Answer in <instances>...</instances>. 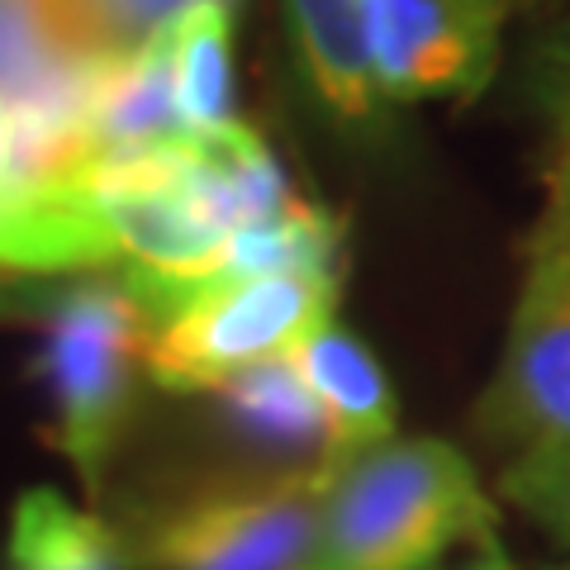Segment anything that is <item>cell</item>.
<instances>
[{"instance_id": "8", "label": "cell", "mask_w": 570, "mask_h": 570, "mask_svg": "<svg viewBox=\"0 0 570 570\" xmlns=\"http://www.w3.org/2000/svg\"><path fill=\"white\" fill-rule=\"evenodd\" d=\"M171 24L134 52L105 58L86 105V138L96 157H138L181 142L171 86Z\"/></svg>"}, {"instance_id": "9", "label": "cell", "mask_w": 570, "mask_h": 570, "mask_svg": "<svg viewBox=\"0 0 570 570\" xmlns=\"http://www.w3.org/2000/svg\"><path fill=\"white\" fill-rule=\"evenodd\" d=\"M291 362L314 390V400L333 428V466L395 438V414H400L395 390H390V376L381 371L376 352L356 333H347L343 324H328L309 343H299Z\"/></svg>"}, {"instance_id": "14", "label": "cell", "mask_w": 570, "mask_h": 570, "mask_svg": "<svg viewBox=\"0 0 570 570\" xmlns=\"http://www.w3.org/2000/svg\"><path fill=\"white\" fill-rule=\"evenodd\" d=\"M195 148L205 153V163L219 171V181L234 195L243 228L276 224L305 205L291 190V181H285V171L276 163V153L266 148V138L257 129H247V124H228V129L209 134V138H195Z\"/></svg>"}, {"instance_id": "12", "label": "cell", "mask_w": 570, "mask_h": 570, "mask_svg": "<svg viewBox=\"0 0 570 570\" xmlns=\"http://www.w3.org/2000/svg\"><path fill=\"white\" fill-rule=\"evenodd\" d=\"M6 570H134L119 528L71 509L58 490H29L14 499Z\"/></svg>"}, {"instance_id": "5", "label": "cell", "mask_w": 570, "mask_h": 570, "mask_svg": "<svg viewBox=\"0 0 570 570\" xmlns=\"http://www.w3.org/2000/svg\"><path fill=\"white\" fill-rule=\"evenodd\" d=\"M475 428L504 452H570V281L528 257L523 295L509 324Z\"/></svg>"}, {"instance_id": "16", "label": "cell", "mask_w": 570, "mask_h": 570, "mask_svg": "<svg viewBox=\"0 0 570 570\" xmlns=\"http://www.w3.org/2000/svg\"><path fill=\"white\" fill-rule=\"evenodd\" d=\"M499 490L547 538L570 547V452H519L499 471Z\"/></svg>"}, {"instance_id": "3", "label": "cell", "mask_w": 570, "mask_h": 570, "mask_svg": "<svg viewBox=\"0 0 570 570\" xmlns=\"http://www.w3.org/2000/svg\"><path fill=\"white\" fill-rule=\"evenodd\" d=\"M157 318L124 281H77L48 295L39 381L52 409V442L100 494L105 466L134 419L138 362Z\"/></svg>"}, {"instance_id": "17", "label": "cell", "mask_w": 570, "mask_h": 570, "mask_svg": "<svg viewBox=\"0 0 570 570\" xmlns=\"http://www.w3.org/2000/svg\"><path fill=\"white\" fill-rule=\"evenodd\" d=\"M528 257L551 262L570 281V181H551V200L542 209V224L528 243Z\"/></svg>"}, {"instance_id": "2", "label": "cell", "mask_w": 570, "mask_h": 570, "mask_svg": "<svg viewBox=\"0 0 570 570\" xmlns=\"http://www.w3.org/2000/svg\"><path fill=\"white\" fill-rule=\"evenodd\" d=\"M333 461L176 485L119 523L134 570H305Z\"/></svg>"}, {"instance_id": "18", "label": "cell", "mask_w": 570, "mask_h": 570, "mask_svg": "<svg viewBox=\"0 0 570 570\" xmlns=\"http://www.w3.org/2000/svg\"><path fill=\"white\" fill-rule=\"evenodd\" d=\"M547 110L557 124V171H551V181H570V96H551Z\"/></svg>"}, {"instance_id": "22", "label": "cell", "mask_w": 570, "mask_h": 570, "mask_svg": "<svg viewBox=\"0 0 570 570\" xmlns=\"http://www.w3.org/2000/svg\"><path fill=\"white\" fill-rule=\"evenodd\" d=\"M547 570H570V561H561V566H547Z\"/></svg>"}, {"instance_id": "13", "label": "cell", "mask_w": 570, "mask_h": 570, "mask_svg": "<svg viewBox=\"0 0 570 570\" xmlns=\"http://www.w3.org/2000/svg\"><path fill=\"white\" fill-rule=\"evenodd\" d=\"M171 86L186 138H209L234 119V10L195 6L171 24Z\"/></svg>"}, {"instance_id": "4", "label": "cell", "mask_w": 570, "mask_h": 570, "mask_svg": "<svg viewBox=\"0 0 570 570\" xmlns=\"http://www.w3.org/2000/svg\"><path fill=\"white\" fill-rule=\"evenodd\" d=\"M337 276L333 272H276L200 285L148 343L153 385L195 395L219 390L262 362L291 356L318 328L333 324Z\"/></svg>"}, {"instance_id": "11", "label": "cell", "mask_w": 570, "mask_h": 570, "mask_svg": "<svg viewBox=\"0 0 570 570\" xmlns=\"http://www.w3.org/2000/svg\"><path fill=\"white\" fill-rule=\"evenodd\" d=\"M291 24L318 100L337 119L371 124L381 115V86L366 48V0H291Z\"/></svg>"}, {"instance_id": "21", "label": "cell", "mask_w": 570, "mask_h": 570, "mask_svg": "<svg viewBox=\"0 0 570 570\" xmlns=\"http://www.w3.org/2000/svg\"><path fill=\"white\" fill-rule=\"evenodd\" d=\"M6 134H10V100L0 96V148H6Z\"/></svg>"}, {"instance_id": "6", "label": "cell", "mask_w": 570, "mask_h": 570, "mask_svg": "<svg viewBox=\"0 0 570 570\" xmlns=\"http://www.w3.org/2000/svg\"><path fill=\"white\" fill-rule=\"evenodd\" d=\"M513 0H366V48L385 100H471L494 81Z\"/></svg>"}, {"instance_id": "19", "label": "cell", "mask_w": 570, "mask_h": 570, "mask_svg": "<svg viewBox=\"0 0 570 570\" xmlns=\"http://www.w3.org/2000/svg\"><path fill=\"white\" fill-rule=\"evenodd\" d=\"M551 96H570V39H561V48L547 58V100Z\"/></svg>"}, {"instance_id": "20", "label": "cell", "mask_w": 570, "mask_h": 570, "mask_svg": "<svg viewBox=\"0 0 570 570\" xmlns=\"http://www.w3.org/2000/svg\"><path fill=\"white\" fill-rule=\"evenodd\" d=\"M456 570H519V566L504 557V547L499 542H485V547H471V557L461 561Z\"/></svg>"}, {"instance_id": "7", "label": "cell", "mask_w": 570, "mask_h": 570, "mask_svg": "<svg viewBox=\"0 0 570 570\" xmlns=\"http://www.w3.org/2000/svg\"><path fill=\"white\" fill-rule=\"evenodd\" d=\"M100 62L67 29L62 0H0V96L10 110L86 119Z\"/></svg>"}, {"instance_id": "10", "label": "cell", "mask_w": 570, "mask_h": 570, "mask_svg": "<svg viewBox=\"0 0 570 570\" xmlns=\"http://www.w3.org/2000/svg\"><path fill=\"white\" fill-rule=\"evenodd\" d=\"M219 414L228 433L266 456H281L285 466H314L333 461V428L318 409L314 390L295 371V362H262L243 376L224 381L219 390Z\"/></svg>"}, {"instance_id": "15", "label": "cell", "mask_w": 570, "mask_h": 570, "mask_svg": "<svg viewBox=\"0 0 570 570\" xmlns=\"http://www.w3.org/2000/svg\"><path fill=\"white\" fill-rule=\"evenodd\" d=\"M195 6L234 10V0H62V14L91 58H115V52H134L138 43H148L153 33H163Z\"/></svg>"}, {"instance_id": "1", "label": "cell", "mask_w": 570, "mask_h": 570, "mask_svg": "<svg viewBox=\"0 0 570 570\" xmlns=\"http://www.w3.org/2000/svg\"><path fill=\"white\" fill-rule=\"evenodd\" d=\"M499 513L471 456L442 438H390L333 466L305 570H433L485 547Z\"/></svg>"}]
</instances>
